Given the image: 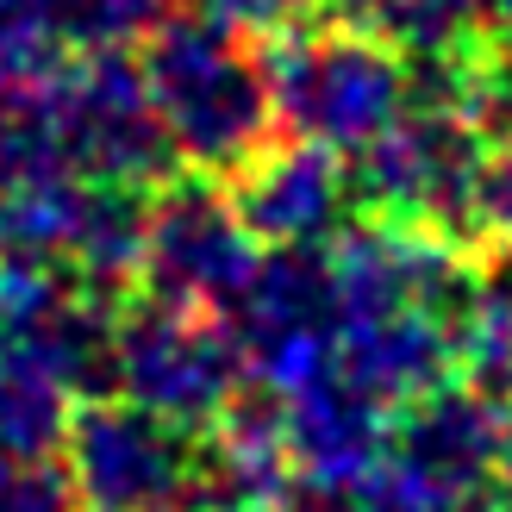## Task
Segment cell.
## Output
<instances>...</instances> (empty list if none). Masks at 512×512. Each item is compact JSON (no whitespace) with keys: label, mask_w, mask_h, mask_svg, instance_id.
I'll use <instances>...</instances> for the list:
<instances>
[{"label":"cell","mask_w":512,"mask_h":512,"mask_svg":"<svg viewBox=\"0 0 512 512\" xmlns=\"http://www.w3.org/2000/svg\"><path fill=\"white\" fill-rule=\"evenodd\" d=\"M57 157L82 182L150 188L169 169V144L150 107L144 69L125 44L63 50L57 63Z\"/></svg>","instance_id":"8992f818"},{"label":"cell","mask_w":512,"mask_h":512,"mask_svg":"<svg viewBox=\"0 0 512 512\" xmlns=\"http://www.w3.org/2000/svg\"><path fill=\"white\" fill-rule=\"evenodd\" d=\"M469 238L512 250V132L488 138L475 169V194H469Z\"/></svg>","instance_id":"2e32d148"},{"label":"cell","mask_w":512,"mask_h":512,"mask_svg":"<svg viewBox=\"0 0 512 512\" xmlns=\"http://www.w3.org/2000/svg\"><path fill=\"white\" fill-rule=\"evenodd\" d=\"M269 107L294 138H313L338 157H356L406 100H413V63L375 25H288L269 38Z\"/></svg>","instance_id":"7a4b0ae2"},{"label":"cell","mask_w":512,"mask_h":512,"mask_svg":"<svg viewBox=\"0 0 512 512\" xmlns=\"http://www.w3.org/2000/svg\"><path fill=\"white\" fill-rule=\"evenodd\" d=\"M263 244L238 219L232 194L213 175H188L144 200V244H138V294H157L200 313H225L256 269Z\"/></svg>","instance_id":"52a82bcc"},{"label":"cell","mask_w":512,"mask_h":512,"mask_svg":"<svg viewBox=\"0 0 512 512\" xmlns=\"http://www.w3.org/2000/svg\"><path fill=\"white\" fill-rule=\"evenodd\" d=\"M450 375L488 400L512 394V281H469L450 319Z\"/></svg>","instance_id":"5bb4252c"},{"label":"cell","mask_w":512,"mask_h":512,"mask_svg":"<svg viewBox=\"0 0 512 512\" xmlns=\"http://www.w3.org/2000/svg\"><path fill=\"white\" fill-rule=\"evenodd\" d=\"M82 400L69 375L38 350H7L0 356V450L13 463H44L63 444L69 406Z\"/></svg>","instance_id":"4fadbf2b"},{"label":"cell","mask_w":512,"mask_h":512,"mask_svg":"<svg viewBox=\"0 0 512 512\" xmlns=\"http://www.w3.org/2000/svg\"><path fill=\"white\" fill-rule=\"evenodd\" d=\"M169 0H0V50L138 44Z\"/></svg>","instance_id":"7c38bea8"},{"label":"cell","mask_w":512,"mask_h":512,"mask_svg":"<svg viewBox=\"0 0 512 512\" xmlns=\"http://www.w3.org/2000/svg\"><path fill=\"white\" fill-rule=\"evenodd\" d=\"M313 7H325L331 19H350V25H381L388 0H313Z\"/></svg>","instance_id":"d6986e66"},{"label":"cell","mask_w":512,"mask_h":512,"mask_svg":"<svg viewBox=\"0 0 512 512\" xmlns=\"http://www.w3.org/2000/svg\"><path fill=\"white\" fill-rule=\"evenodd\" d=\"M488 44L512 63V0H494V19H488Z\"/></svg>","instance_id":"ffe728a7"},{"label":"cell","mask_w":512,"mask_h":512,"mask_svg":"<svg viewBox=\"0 0 512 512\" xmlns=\"http://www.w3.org/2000/svg\"><path fill=\"white\" fill-rule=\"evenodd\" d=\"M350 169L338 150L313 138H269L232 175V207L263 250H313L331 232H344L350 213Z\"/></svg>","instance_id":"9c48e42d"},{"label":"cell","mask_w":512,"mask_h":512,"mask_svg":"<svg viewBox=\"0 0 512 512\" xmlns=\"http://www.w3.org/2000/svg\"><path fill=\"white\" fill-rule=\"evenodd\" d=\"M288 512H344V506H338V500H306V494H294Z\"/></svg>","instance_id":"7402d4cb"},{"label":"cell","mask_w":512,"mask_h":512,"mask_svg":"<svg viewBox=\"0 0 512 512\" xmlns=\"http://www.w3.org/2000/svg\"><path fill=\"white\" fill-rule=\"evenodd\" d=\"M13 469H19V463H13L7 450H0V488H7V481H13Z\"/></svg>","instance_id":"603a6c76"},{"label":"cell","mask_w":512,"mask_h":512,"mask_svg":"<svg viewBox=\"0 0 512 512\" xmlns=\"http://www.w3.org/2000/svg\"><path fill=\"white\" fill-rule=\"evenodd\" d=\"M481 150H488V132L450 94L406 100L356 150L350 194L369 207V219H400V225L469 238V194H475Z\"/></svg>","instance_id":"277c9868"},{"label":"cell","mask_w":512,"mask_h":512,"mask_svg":"<svg viewBox=\"0 0 512 512\" xmlns=\"http://www.w3.org/2000/svg\"><path fill=\"white\" fill-rule=\"evenodd\" d=\"M107 381L119 400L144 406L182 431H200L238 400V350L225 325L200 306L157 294L113 300L107 319Z\"/></svg>","instance_id":"3957f363"},{"label":"cell","mask_w":512,"mask_h":512,"mask_svg":"<svg viewBox=\"0 0 512 512\" xmlns=\"http://www.w3.org/2000/svg\"><path fill=\"white\" fill-rule=\"evenodd\" d=\"M57 450L82 512H188L194 438L132 400L82 394Z\"/></svg>","instance_id":"5b68a950"},{"label":"cell","mask_w":512,"mask_h":512,"mask_svg":"<svg viewBox=\"0 0 512 512\" xmlns=\"http://www.w3.org/2000/svg\"><path fill=\"white\" fill-rule=\"evenodd\" d=\"M488 19H494V0H388L375 32H388L406 50V63L444 69L488 44Z\"/></svg>","instance_id":"9a60e30c"},{"label":"cell","mask_w":512,"mask_h":512,"mask_svg":"<svg viewBox=\"0 0 512 512\" xmlns=\"http://www.w3.org/2000/svg\"><path fill=\"white\" fill-rule=\"evenodd\" d=\"M207 438L194 444V481L188 512H288L300 481L281 444L275 406L232 400L219 419L200 425Z\"/></svg>","instance_id":"8fae6325"},{"label":"cell","mask_w":512,"mask_h":512,"mask_svg":"<svg viewBox=\"0 0 512 512\" xmlns=\"http://www.w3.org/2000/svg\"><path fill=\"white\" fill-rule=\"evenodd\" d=\"M275 419H281V444H288V463L306 500H344L375 469V456L388 450V425H394L375 400H363L331 369L319 381H306V388L281 394Z\"/></svg>","instance_id":"30bf717a"},{"label":"cell","mask_w":512,"mask_h":512,"mask_svg":"<svg viewBox=\"0 0 512 512\" xmlns=\"http://www.w3.org/2000/svg\"><path fill=\"white\" fill-rule=\"evenodd\" d=\"M144 88L157 107L169 157H182L194 175L232 182V175L269 144L275 107H269V75L250 38L225 32L213 19H157L144 32Z\"/></svg>","instance_id":"6da1fadb"},{"label":"cell","mask_w":512,"mask_h":512,"mask_svg":"<svg viewBox=\"0 0 512 512\" xmlns=\"http://www.w3.org/2000/svg\"><path fill=\"white\" fill-rule=\"evenodd\" d=\"M306 7H313V0H194L200 19H213L238 38H275V32H288V25H300Z\"/></svg>","instance_id":"e0dca14e"},{"label":"cell","mask_w":512,"mask_h":512,"mask_svg":"<svg viewBox=\"0 0 512 512\" xmlns=\"http://www.w3.org/2000/svg\"><path fill=\"white\" fill-rule=\"evenodd\" d=\"M232 313V350L238 375L256 381L263 394H294L306 381H319L331 369V281L313 250H269L256 256V269L244 281V294L225 306Z\"/></svg>","instance_id":"ba28073f"},{"label":"cell","mask_w":512,"mask_h":512,"mask_svg":"<svg viewBox=\"0 0 512 512\" xmlns=\"http://www.w3.org/2000/svg\"><path fill=\"white\" fill-rule=\"evenodd\" d=\"M494 469L512 481V394H506V413H500V463Z\"/></svg>","instance_id":"44dd1931"},{"label":"cell","mask_w":512,"mask_h":512,"mask_svg":"<svg viewBox=\"0 0 512 512\" xmlns=\"http://www.w3.org/2000/svg\"><path fill=\"white\" fill-rule=\"evenodd\" d=\"M0 512H82L69 494V481L44 463H19L13 481L0 488Z\"/></svg>","instance_id":"ac0fdd59"}]
</instances>
